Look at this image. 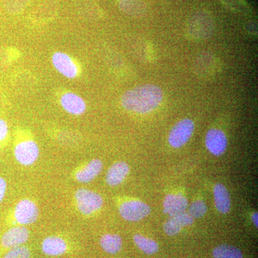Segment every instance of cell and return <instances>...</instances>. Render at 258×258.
Returning a JSON list of instances; mask_svg holds the SVG:
<instances>
[{"label": "cell", "mask_w": 258, "mask_h": 258, "mask_svg": "<svg viewBox=\"0 0 258 258\" xmlns=\"http://www.w3.org/2000/svg\"><path fill=\"white\" fill-rule=\"evenodd\" d=\"M9 132L8 123L3 118H0V141H4Z\"/></svg>", "instance_id": "cell-25"}, {"label": "cell", "mask_w": 258, "mask_h": 258, "mask_svg": "<svg viewBox=\"0 0 258 258\" xmlns=\"http://www.w3.org/2000/svg\"><path fill=\"white\" fill-rule=\"evenodd\" d=\"M54 68L67 79H74L79 74V69L73 59L68 54L56 52L52 56Z\"/></svg>", "instance_id": "cell-10"}, {"label": "cell", "mask_w": 258, "mask_h": 258, "mask_svg": "<svg viewBox=\"0 0 258 258\" xmlns=\"http://www.w3.org/2000/svg\"><path fill=\"white\" fill-rule=\"evenodd\" d=\"M13 215L15 221L18 225H32L38 219V207L30 199H23L15 205Z\"/></svg>", "instance_id": "cell-5"}, {"label": "cell", "mask_w": 258, "mask_h": 258, "mask_svg": "<svg viewBox=\"0 0 258 258\" xmlns=\"http://www.w3.org/2000/svg\"><path fill=\"white\" fill-rule=\"evenodd\" d=\"M164 99V93L159 86L154 84H145L125 91L120 103L126 111L147 114L157 109Z\"/></svg>", "instance_id": "cell-1"}, {"label": "cell", "mask_w": 258, "mask_h": 258, "mask_svg": "<svg viewBox=\"0 0 258 258\" xmlns=\"http://www.w3.org/2000/svg\"><path fill=\"white\" fill-rule=\"evenodd\" d=\"M30 237V232L25 226L17 225L11 227L3 234L1 244L5 248H13L24 245Z\"/></svg>", "instance_id": "cell-9"}, {"label": "cell", "mask_w": 258, "mask_h": 258, "mask_svg": "<svg viewBox=\"0 0 258 258\" xmlns=\"http://www.w3.org/2000/svg\"><path fill=\"white\" fill-rule=\"evenodd\" d=\"M205 145L213 155L221 156L227 149V137L220 129H210L205 137Z\"/></svg>", "instance_id": "cell-11"}, {"label": "cell", "mask_w": 258, "mask_h": 258, "mask_svg": "<svg viewBox=\"0 0 258 258\" xmlns=\"http://www.w3.org/2000/svg\"><path fill=\"white\" fill-rule=\"evenodd\" d=\"M42 252L51 257H57L67 253L69 245L67 241L57 235H50L45 237L41 244Z\"/></svg>", "instance_id": "cell-12"}, {"label": "cell", "mask_w": 258, "mask_h": 258, "mask_svg": "<svg viewBox=\"0 0 258 258\" xmlns=\"http://www.w3.org/2000/svg\"><path fill=\"white\" fill-rule=\"evenodd\" d=\"M15 159L21 165L32 166L36 162L40 156V148L36 142L32 139L21 141L14 149Z\"/></svg>", "instance_id": "cell-7"}, {"label": "cell", "mask_w": 258, "mask_h": 258, "mask_svg": "<svg viewBox=\"0 0 258 258\" xmlns=\"http://www.w3.org/2000/svg\"><path fill=\"white\" fill-rule=\"evenodd\" d=\"M120 9L134 16H140L146 12V5L142 0H120Z\"/></svg>", "instance_id": "cell-21"}, {"label": "cell", "mask_w": 258, "mask_h": 258, "mask_svg": "<svg viewBox=\"0 0 258 258\" xmlns=\"http://www.w3.org/2000/svg\"><path fill=\"white\" fill-rule=\"evenodd\" d=\"M164 212L170 217L186 212L189 207L187 199L181 194H169L164 200Z\"/></svg>", "instance_id": "cell-13"}, {"label": "cell", "mask_w": 258, "mask_h": 258, "mask_svg": "<svg viewBox=\"0 0 258 258\" xmlns=\"http://www.w3.org/2000/svg\"><path fill=\"white\" fill-rule=\"evenodd\" d=\"M208 212L206 203L203 200H196L189 205L188 213L195 218H201Z\"/></svg>", "instance_id": "cell-22"}, {"label": "cell", "mask_w": 258, "mask_h": 258, "mask_svg": "<svg viewBox=\"0 0 258 258\" xmlns=\"http://www.w3.org/2000/svg\"><path fill=\"white\" fill-rule=\"evenodd\" d=\"M213 20L208 12L200 11L191 17L188 30L194 38H208L213 30Z\"/></svg>", "instance_id": "cell-4"}, {"label": "cell", "mask_w": 258, "mask_h": 258, "mask_svg": "<svg viewBox=\"0 0 258 258\" xmlns=\"http://www.w3.org/2000/svg\"><path fill=\"white\" fill-rule=\"evenodd\" d=\"M118 212L123 220L129 222H138L151 213L149 205L137 200H125L120 204Z\"/></svg>", "instance_id": "cell-3"}, {"label": "cell", "mask_w": 258, "mask_h": 258, "mask_svg": "<svg viewBox=\"0 0 258 258\" xmlns=\"http://www.w3.org/2000/svg\"><path fill=\"white\" fill-rule=\"evenodd\" d=\"M60 104L62 108L74 115L83 114L86 110V102L79 95L74 93H66L60 98Z\"/></svg>", "instance_id": "cell-14"}, {"label": "cell", "mask_w": 258, "mask_h": 258, "mask_svg": "<svg viewBox=\"0 0 258 258\" xmlns=\"http://www.w3.org/2000/svg\"><path fill=\"white\" fill-rule=\"evenodd\" d=\"M7 191V182L4 178L0 176V204L3 202Z\"/></svg>", "instance_id": "cell-26"}, {"label": "cell", "mask_w": 258, "mask_h": 258, "mask_svg": "<svg viewBox=\"0 0 258 258\" xmlns=\"http://www.w3.org/2000/svg\"><path fill=\"white\" fill-rule=\"evenodd\" d=\"M221 1L231 10L239 13H245L248 11V6L244 3V0H221Z\"/></svg>", "instance_id": "cell-24"}, {"label": "cell", "mask_w": 258, "mask_h": 258, "mask_svg": "<svg viewBox=\"0 0 258 258\" xmlns=\"http://www.w3.org/2000/svg\"><path fill=\"white\" fill-rule=\"evenodd\" d=\"M133 239L136 245L145 254H155L159 251V244L152 239L148 238L139 234L134 235Z\"/></svg>", "instance_id": "cell-20"}, {"label": "cell", "mask_w": 258, "mask_h": 258, "mask_svg": "<svg viewBox=\"0 0 258 258\" xmlns=\"http://www.w3.org/2000/svg\"><path fill=\"white\" fill-rule=\"evenodd\" d=\"M195 131V123L190 118H184L179 120L171 128L169 134V143L171 147L179 149L185 145L190 139Z\"/></svg>", "instance_id": "cell-6"}, {"label": "cell", "mask_w": 258, "mask_h": 258, "mask_svg": "<svg viewBox=\"0 0 258 258\" xmlns=\"http://www.w3.org/2000/svg\"><path fill=\"white\" fill-rule=\"evenodd\" d=\"M257 218H258V215L257 212H254L253 214H252V221L253 222L254 225L255 226L256 228H257Z\"/></svg>", "instance_id": "cell-27"}, {"label": "cell", "mask_w": 258, "mask_h": 258, "mask_svg": "<svg viewBox=\"0 0 258 258\" xmlns=\"http://www.w3.org/2000/svg\"><path fill=\"white\" fill-rule=\"evenodd\" d=\"M130 171V167L123 161H117L112 164L107 171L106 181L111 186H118L123 182Z\"/></svg>", "instance_id": "cell-16"}, {"label": "cell", "mask_w": 258, "mask_h": 258, "mask_svg": "<svg viewBox=\"0 0 258 258\" xmlns=\"http://www.w3.org/2000/svg\"><path fill=\"white\" fill-rule=\"evenodd\" d=\"M213 193L217 210L222 214L228 213L231 208V200L228 190L223 184H217L214 187Z\"/></svg>", "instance_id": "cell-17"}, {"label": "cell", "mask_w": 258, "mask_h": 258, "mask_svg": "<svg viewBox=\"0 0 258 258\" xmlns=\"http://www.w3.org/2000/svg\"><path fill=\"white\" fill-rule=\"evenodd\" d=\"M100 245L107 253L115 254L121 249L123 240L121 237L117 234H105L100 239Z\"/></svg>", "instance_id": "cell-18"}, {"label": "cell", "mask_w": 258, "mask_h": 258, "mask_svg": "<svg viewBox=\"0 0 258 258\" xmlns=\"http://www.w3.org/2000/svg\"><path fill=\"white\" fill-rule=\"evenodd\" d=\"M31 251L25 245L10 248L3 258H30Z\"/></svg>", "instance_id": "cell-23"}, {"label": "cell", "mask_w": 258, "mask_h": 258, "mask_svg": "<svg viewBox=\"0 0 258 258\" xmlns=\"http://www.w3.org/2000/svg\"><path fill=\"white\" fill-rule=\"evenodd\" d=\"M103 164L101 160L98 159H92L87 163L79 166L74 171V179L79 183L87 184L91 182L103 170Z\"/></svg>", "instance_id": "cell-8"}, {"label": "cell", "mask_w": 258, "mask_h": 258, "mask_svg": "<svg viewBox=\"0 0 258 258\" xmlns=\"http://www.w3.org/2000/svg\"><path fill=\"white\" fill-rule=\"evenodd\" d=\"M194 218L188 212H183L175 216L170 217L163 225L164 232L169 236L178 235L186 226L192 225Z\"/></svg>", "instance_id": "cell-15"}, {"label": "cell", "mask_w": 258, "mask_h": 258, "mask_svg": "<svg viewBox=\"0 0 258 258\" xmlns=\"http://www.w3.org/2000/svg\"><path fill=\"white\" fill-rule=\"evenodd\" d=\"M214 258H243L242 251L235 246L222 244L217 246L212 251Z\"/></svg>", "instance_id": "cell-19"}, {"label": "cell", "mask_w": 258, "mask_h": 258, "mask_svg": "<svg viewBox=\"0 0 258 258\" xmlns=\"http://www.w3.org/2000/svg\"><path fill=\"white\" fill-rule=\"evenodd\" d=\"M74 202L78 211L85 217L93 216L103 205V199L100 194L84 188L76 190Z\"/></svg>", "instance_id": "cell-2"}]
</instances>
